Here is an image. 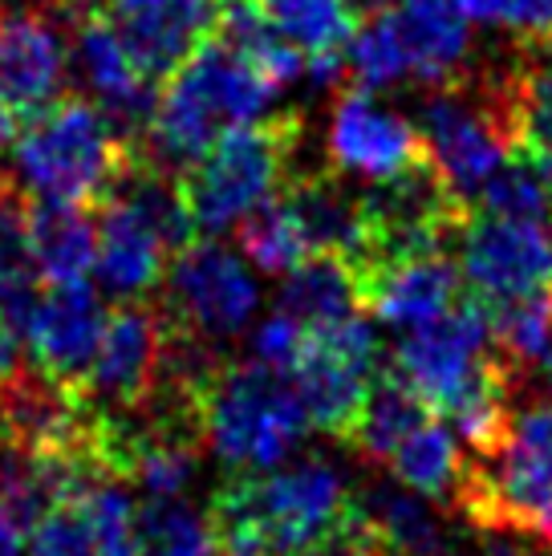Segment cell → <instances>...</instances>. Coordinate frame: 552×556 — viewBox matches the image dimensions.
<instances>
[{
    "label": "cell",
    "instance_id": "6da1fadb",
    "mask_svg": "<svg viewBox=\"0 0 552 556\" xmlns=\"http://www.w3.org/2000/svg\"><path fill=\"white\" fill-rule=\"evenodd\" d=\"M276 90L280 86L252 58H244L224 37H212L163 81L151 130L138 142V151L154 167L184 175L228 130L261 123Z\"/></svg>",
    "mask_w": 552,
    "mask_h": 556
},
{
    "label": "cell",
    "instance_id": "7a4b0ae2",
    "mask_svg": "<svg viewBox=\"0 0 552 556\" xmlns=\"http://www.w3.org/2000/svg\"><path fill=\"white\" fill-rule=\"evenodd\" d=\"M135 151V142H126L102 110L70 93L29 114V123L16 130L13 175L33 191V200L98 207Z\"/></svg>",
    "mask_w": 552,
    "mask_h": 556
},
{
    "label": "cell",
    "instance_id": "3957f363",
    "mask_svg": "<svg viewBox=\"0 0 552 556\" xmlns=\"http://www.w3.org/2000/svg\"><path fill=\"white\" fill-rule=\"evenodd\" d=\"M196 410L203 447L231 476L276 471L313 427L297 387L261 362H224V370L200 390Z\"/></svg>",
    "mask_w": 552,
    "mask_h": 556
},
{
    "label": "cell",
    "instance_id": "277c9868",
    "mask_svg": "<svg viewBox=\"0 0 552 556\" xmlns=\"http://www.w3.org/2000/svg\"><path fill=\"white\" fill-rule=\"evenodd\" d=\"M491 345L488 305L472 296L439 321L411 329L390 354V374L427 410L455 418L476 402L516 394V374L504 366V357L491 354Z\"/></svg>",
    "mask_w": 552,
    "mask_h": 556
},
{
    "label": "cell",
    "instance_id": "5b68a950",
    "mask_svg": "<svg viewBox=\"0 0 552 556\" xmlns=\"http://www.w3.org/2000/svg\"><path fill=\"white\" fill-rule=\"evenodd\" d=\"M455 508L476 528L532 536L552 548V399L516 410L491 455H472Z\"/></svg>",
    "mask_w": 552,
    "mask_h": 556
},
{
    "label": "cell",
    "instance_id": "8992f818",
    "mask_svg": "<svg viewBox=\"0 0 552 556\" xmlns=\"http://www.w3.org/2000/svg\"><path fill=\"white\" fill-rule=\"evenodd\" d=\"M297 139H301V123L280 114V118L236 126L208 155L196 159L179 175L196 232L208 240L236 232L261 203L273 200L276 187L289 175Z\"/></svg>",
    "mask_w": 552,
    "mask_h": 556
},
{
    "label": "cell",
    "instance_id": "52a82bcc",
    "mask_svg": "<svg viewBox=\"0 0 552 556\" xmlns=\"http://www.w3.org/2000/svg\"><path fill=\"white\" fill-rule=\"evenodd\" d=\"M357 504L350 479L334 459L309 455L261 476H231L215 492L212 516H240L256 525L276 556H305Z\"/></svg>",
    "mask_w": 552,
    "mask_h": 556
},
{
    "label": "cell",
    "instance_id": "ba28073f",
    "mask_svg": "<svg viewBox=\"0 0 552 556\" xmlns=\"http://www.w3.org/2000/svg\"><path fill=\"white\" fill-rule=\"evenodd\" d=\"M159 309L167 313V321L184 325L187 333L224 350L261 309V285L231 248L215 240H191L167 268Z\"/></svg>",
    "mask_w": 552,
    "mask_h": 556
},
{
    "label": "cell",
    "instance_id": "9c48e42d",
    "mask_svg": "<svg viewBox=\"0 0 552 556\" xmlns=\"http://www.w3.org/2000/svg\"><path fill=\"white\" fill-rule=\"evenodd\" d=\"M374 378H378V333L374 325H366V317H350L322 333H309L305 357L292 370V387L317 431L350 439Z\"/></svg>",
    "mask_w": 552,
    "mask_h": 556
},
{
    "label": "cell",
    "instance_id": "30bf717a",
    "mask_svg": "<svg viewBox=\"0 0 552 556\" xmlns=\"http://www.w3.org/2000/svg\"><path fill=\"white\" fill-rule=\"evenodd\" d=\"M460 273L479 305H507L552 289V232L540 224L467 216L460 228Z\"/></svg>",
    "mask_w": 552,
    "mask_h": 556
},
{
    "label": "cell",
    "instance_id": "8fae6325",
    "mask_svg": "<svg viewBox=\"0 0 552 556\" xmlns=\"http://www.w3.org/2000/svg\"><path fill=\"white\" fill-rule=\"evenodd\" d=\"M163 341H167L163 309L123 305L118 313H110L102 350L93 357L86 382L77 387L81 406L93 415H118L151 402L163 370Z\"/></svg>",
    "mask_w": 552,
    "mask_h": 556
},
{
    "label": "cell",
    "instance_id": "7c38bea8",
    "mask_svg": "<svg viewBox=\"0 0 552 556\" xmlns=\"http://www.w3.org/2000/svg\"><path fill=\"white\" fill-rule=\"evenodd\" d=\"M325 151L338 175H357L366 184H382L427 155L418 126L399 110L374 102L366 90L338 98L325 130Z\"/></svg>",
    "mask_w": 552,
    "mask_h": 556
},
{
    "label": "cell",
    "instance_id": "4fadbf2b",
    "mask_svg": "<svg viewBox=\"0 0 552 556\" xmlns=\"http://www.w3.org/2000/svg\"><path fill=\"white\" fill-rule=\"evenodd\" d=\"M70 81V41L62 13L0 9V98L13 114H37L62 98Z\"/></svg>",
    "mask_w": 552,
    "mask_h": 556
},
{
    "label": "cell",
    "instance_id": "5bb4252c",
    "mask_svg": "<svg viewBox=\"0 0 552 556\" xmlns=\"http://www.w3.org/2000/svg\"><path fill=\"white\" fill-rule=\"evenodd\" d=\"M224 0H106L110 25L147 81H167L219 29Z\"/></svg>",
    "mask_w": 552,
    "mask_h": 556
},
{
    "label": "cell",
    "instance_id": "9a60e30c",
    "mask_svg": "<svg viewBox=\"0 0 552 556\" xmlns=\"http://www.w3.org/2000/svg\"><path fill=\"white\" fill-rule=\"evenodd\" d=\"M106 325L110 313L102 305V293H93L90 285L49 289L37 305V317H33L29 329V350L37 370L77 394V387L90 374L93 357L102 350Z\"/></svg>",
    "mask_w": 552,
    "mask_h": 556
},
{
    "label": "cell",
    "instance_id": "2e32d148",
    "mask_svg": "<svg viewBox=\"0 0 552 556\" xmlns=\"http://www.w3.org/2000/svg\"><path fill=\"white\" fill-rule=\"evenodd\" d=\"M463 273L447 252H418L366 273V309L390 329H423L460 305Z\"/></svg>",
    "mask_w": 552,
    "mask_h": 556
},
{
    "label": "cell",
    "instance_id": "e0dca14e",
    "mask_svg": "<svg viewBox=\"0 0 552 556\" xmlns=\"http://www.w3.org/2000/svg\"><path fill=\"white\" fill-rule=\"evenodd\" d=\"M402 37L411 78H418L427 90L455 86L472 65V16L460 9V0H390L382 9Z\"/></svg>",
    "mask_w": 552,
    "mask_h": 556
},
{
    "label": "cell",
    "instance_id": "ac0fdd59",
    "mask_svg": "<svg viewBox=\"0 0 552 556\" xmlns=\"http://www.w3.org/2000/svg\"><path fill=\"white\" fill-rule=\"evenodd\" d=\"M285 200H289L292 216H297L313 252L341 256V261L357 264L366 273L369 256H374L366 203H362V191H353L346 184V175H338V170H305V175L289 179Z\"/></svg>",
    "mask_w": 552,
    "mask_h": 556
},
{
    "label": "cell",
    "instance_id": "d6986e66",
    "mask_svg": "<svg viewBox=\"0 0 552 556\" xmlns=\"http://www.w3.org/2000/svg\"><path fill=\"white\" fill-rule=\"evenodd\" d=\"M167 244L159 240L147 219L123 200L98 203V264L93 273L102 280L110 296H118L123 305H138L142 296H151L167 268Z\"/></svg>",
    "mask_w": 552,
    "mask_h": 556
},
{
    "label": "cell",
    "instance_id": "ffe728a7",
    "mask_svg": "<svg viewBox=\"0 0 552 556\" xmlns=\"http://www.w3.org/2000/svg\"><path fill=\"white\" fill-rule=\"evenodd\" d=\"M276 309L289 313L309 333H322L329 325L362 317L366 309V277L362 268L329 252H313L305 264H297L280 280Z\"/></svg>",
    "mask_w": 552,
    "mask_h": 556
},
{
    "label": "cell",
    "instance_id": "44dd1931",
    "mask_svg": "<svg viewBox=\"0 0 552 556\" xmlns=\"http://www.w3.org/2000/svg\"><path fill=\"white\" fill-rule=\"evenodd\" d=\"M357 511L369 525L382 556H435L443 553V511L399 479H369L357 492Z\"/></svg>",
    "mask_w": 552,
    "mask_h": 556
},
{
    "label": "cell",
    "instance_id": "7402d4cb",
    "mask_svg": "<svg viewBox=\"0 0 552 556\" xmlns=\"http://www.w3.org/2000/svg\"><path fill=\"white\" fill-rule=\"evenodd\" d=\"M29 252L49 289L86 285L98 264V224L86 216V207L37 200L29 207Z\"/></svg>",
    "mask_w": 552,
    "mask_h": 556
},
{
    "label": "cell",
    "instance_id": "603a6c76",
    "mask_svg": "<svg viewBox=\"0 0 552 556\" xmlns=\"http://www.w3.org/2000/svg\"><path fill=\"white\" fill-rule=\"evenodd\" d=\"M507 123L520 155H537L552 147V41L520 46L512 62L500 65Z\"/></svg>",
    "mask_w": 552,
    "mask_h": 556
},
{
    "label": "cell",
    "instance_id": "cb8c5ba5",
    "mask_svg": "<svg viewBox=\"0 0 552 556\" xmlns=\"http://www.w3.org/2000/svg\"><path fill=\"white\" fill-rule=\"evenodd\" d=\"M467 467H472V451H463L460 434L439 427V422H423L418 431L406 434L390 459V471L399 483L414 488L427 500H439V504L460 500Z\"/></svg>",
    "mask_w": 552,
    "mask_h": 556
},
{
    "label": "cell",
    "instance_id": "d4e9b609",
    "mask_svg": "<svg viewBox=\"0 0 552 556\" xmlns=\"http://www.w3.org/2000/svg\"><path fill=\"white\" fill-rule=\"evenodd\" d=\"M423 422H427V406L414 399L394 374L386 370L374 378L366 406H362V415H357L346 443L362 459H369V464H390L394 451L402 447V439L411 431H418Z\"/></svg>",
    "mask_w": 552,
    "mask_h": 556
},
{
    "label": "cell",
    "instance_id": "484cf974",
    "mask_svg": "<svg viewBox=\"0 0 552 556\" xmlns=\"http://www.w3.org/2000/svg\"><path fill=\"white\" fill-rule=\"evenodd\" d=\"M135 541L142 556H219L215 520L184 500H147L135 508Z\"/></svg>",
    "mask_w": 552,
    "mask_h": 556
},
{
    "label": "cell",
    "instance_id": "4316f807",
    "mask_svg": "<svg viewBox=\"0 0 552 556\" xmlns=\"http://www.w3.org/2000/svg\"><path fill=\"white\" fill-rule=\"evenodd\" d=\"M256 4L305 58L341 53L357 29L350 0H256Z\"/></svg>",
    "mask_w": 552,
    "mask_h": 556
},
{
    "label": "cell",
    "instance_id": "83f0119b",
    "mask_svg": "<svg viewBox=\"0 0 552 556\" xmlns=\"http://www.w3.org/2000/svg\"><path fill=\"white\" fill-rule=\"evenodd\" d=\"M236 232H240V248H244L248 261L264 273H276V277H285L313 256V248H309L285 195H273L268 203H261Z\"/></svg>",
    "mask_w": 552,
    "mask_h": 556
},
{
    "label": "cell",
    "instance_id": "f1b7e54d",
    "mask_svg": "<svg viewBox=\"0 0 552 556\" xmlns=\"http://www.w3.org/2000/svg\"><path fill=\"white\" fill-rule=\"evenodd\" d=\"M479 207L488 216L520 219V224H540L552 228V191L540 175L532 155H512L504 167L495 170L479 195Z\"/></svg>",
    "mask_w": 552,
    "mask_h": 556
},
{
    "label": "cell",
    "instance_id": "f546056e",
    "mask_svg": "<svg viewBox=\"0 0 552 556\" xmlns=\"http://www.w3.org/2000/svg\"><path fill=\"white\" fill-rule=\"evenodd\" d=\"M346 65L366 90H386V86H399L402 78H411L402 37L386 13H369L357 21L350 46H346Z\"/></svg>",
    "mask_w": 552,
    "mask_h": 556
},
{
    "label": "cell",
    "instance_id": "4dcf8cb0",
    "mask_svg": "<svg viewBox=\"0 0 552 556\" xmlns=\"http://www.w3.org/2000/svg\"><path fill=\"white\" fill-rule=\"evenodd\" d=\"M460 9L479 25L512 33L520 46L552 41V0H460Z\"/></svg>",
    "mask_w": 552,
    "mask_h": 556
},
{
    "label": "cell",
    "instance_id": "1f68e13d",
    "mask_svg": "<svg viewBox=\"0 0 552 556\" xmlns=\"http://www.w3.org/2000/svg\"><path fill=\"white\" fill-rule=\"evenodd\" d=\"M29 195H21L13 175L0 170V280L29 273Z\"/></svg>",
    "mask_w": 552,
    "mask_h": 556
},
{
    "label": "cell",
    "instance_id": "d6a6232c",
    "mask_svg": "<svg viewBox=\"0 0 552 556\" xmlns=\"http://www.w3.org/2000/svg\"><path fill=\"white\" fill-rule=\"evenodd\" d=\"M305 345H309L305 325H297L289 313L273 309L256 329H252L248 354H252V362H261V366H268V370L289 378V374L297 370V362L305 357Z\"/></svg>",
    "mask_w": 552,
    "mask_h": 556
},
{
    "label": "cell",
    "instance_id": "836d02e7",
    "mask_svg": "<svg viewBox=\"0 0 552 556\" xmlns=\"http://www.w3.org/2000/svg\"><path fill=\"white\" fill-rule=\"evenodd\" d=\"M435 556H532L528 548H524L520 541H516V532H500V528H484V541H479V548H443V553Z\"/></svg>",
    "mask_w": 552,
    "mask_h": 556
},
{
    "label": "cell",
    "instance_id": "e575fe53",
    "mask_svg": "<svg viewBox=\"0 0 552 556\" xmlns=\"http://www.w3.org/2000/svg\"><path fill=\"white\" fill-rule=\"evenodd\" d=\"M13 139H16V114H13V106L0 98V151L13 147Z\"/></svg>",
    "mask_w": 552,
    "mask_h": 556
},
{
    "label": "cell",
    "instance_id": "d590c367",
    "mask_svg": "<svg viewBox=\"0 0 552 556\" xmlns=\"http://www.w3.org/2000/svg\"><path fill=\"white\" fill-rule=\"evenodd\" d=\"M25 9H49V13L70 9V13H81V9H77V0H25Z\"/></svg>",
    "mask_w": 552,
    "mask_h": 556
},
{
    "label": "cell",
    "instance_id": "8d00e7d4",
    "mask_svg": "<svg viewBox=\"0 0 552 556\" xmlns=\"http://www.w3.org/2000/svg\"><path fill=\"white\" fill-rule=\"evenodd\" d=\"M537 167H540V175H544V184H549V191H552V147L549 151H537Z\"/></svg>",
    "mask_w": 552,
    "mask_h": 556
},
{
    "label": "cell",
    "instance_id": "74e56055",
    "mask_svg": "<svg viewBox=\"0 0 552 556\" xmlns=\"http://www.w3.org/2000/svg\"><path fill=\"white\" fill-rule=\"evenodd\" d=\"M9 447V422H4V410H0V451Z\"/></svg>",
    "mask_w": 552,
    "mask_h": 556
},
{
    "label": "cell",
    "instance_id": "f35d334b",
    "mask_svg": "<svg viewBox=\"0 0 552 556\" xmlns=\"http://www.w3.org/2000/svg\"><path fill=\"white\" fill-rule=\"evenodd\" d=\"M93 4H106V0H77V9H81V13H90Z\"/></svg>",
    "mask_w": 552,
    "mask_h": 556
}]
</instances>
